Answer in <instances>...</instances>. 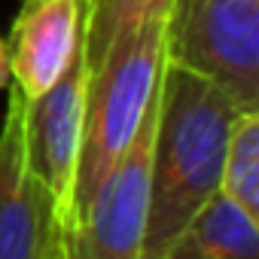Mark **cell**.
<instances>
[{"mask_svg": "<svg viewBox=\"0 0 259 259\" xmlns=\"http://www.w3.org/2000/svg\"><path fill=\"white\" fill-rule=\"evenodd\" d=\"M165 19L168 16H153L144 25L132 28L98 61V67L89 70L79 156H76L73 195H70L73 232L98 183L116 165L128 141L135 138L141 119L147 116L156 98L159 76L168 58Z\"/></svg>", "mask_w": 259, "mask_h": 259, "instance_id": "cell-2", "label": "cell"}, {"mask_svg": "<svg viewBox=\"0 0 259 259\" xmlns=\"http://www.w3.org/2000/svg\"><path fill=\"white\" fill-rule=\"evenodd\" d=\"M0 125V259H73L55 195L25 156V95L10 82Z\"/></svg>", "mask_w": 259, "mask_h": 259, "instance_id": "cell-4", "label": "cell"}, {"mask_svg": "<svg viewBox=\"0 0 259 259\" xmlns=\"http://www.w3.org/2000/svg\"><path fill=\"white\" fill-rule=\"evenodd\" d=\"M220 192L259 220V110H241L232 125Z\"/></svg>", "mask_w": 259, "mask_h": 259, "instance_id": "cell-10", "label": "cell"}, {"mask_svg": "<svg viewBox=\"0 0 259 259\" xmlns=\"http://www.w3.org/2000/svg\"><path fill=\"white\" fill-rule=\"evenodd\" d=\"M85 79H89V64L79 43L64 73L43 95L31 101L25 98V156L31 171L55 195L70 232V244H73L70 195H73V174H76V156H79Z\"/></svg>", "mask_w": 259, "mask_h": 259, "instance_id": "cell-6", "label": "cell"}, {"mask_svg": "<svg viewBox=\"0 0 259 259\" xmlns=\"http://www.w3.org/2000/svg\"><path fill=\"white\" fill-rule=\"evenodd\" d=\"M82 43V0H22L10 25V82L31 101L70 64Z\"/></svg>", "mask_w": 259, "mask_h": 259, "instance_id": "cell-7", "label": "cell"}, {"mask_svg": "<svg viewBox=\"0 0 259 259\" xmlns=\"http://www.w3.org/2000/svg\"><path fill=\"white\" fill-rule=\"evenodd\" d=\"M244 107L204 73L165 58L141 259H165L189 217L220 192L226 144Z\"/></svg>", "mask_w": 259, "mask_h": 259, "instance_id": "cell-1", "label": "cell"}, {"mask_svg": "<svg viewBox=\"0 0 259 259\" xmlns=\"http://www.w3.org/2000/svg\"><path fill=\"white\" fill-rule=\"evenodd\" d=\"M171 0H82V52L89 70L132 28L153 16H168Z\"/></svg>", "mask_w": 259, "mask_h": 259, "instance_id": "cell-9", "label": "cell"}, {"mask_svg": "<svg viewBox=\"0 0 259 259\" xmlns=\"http://www.w3.org/2000/svg\"><path fill=\"white\" fill-rule=\"evenodd\" d=\"M156 119L159 89L135 138L89 198L73 232V259H141L150 210Z\"/></svg>", "mask_w": 259, "mask_h": 259, "instance_id": "cell-5", "label": "cell"}, {"mask_svg": "<svg viewBox=\"0 0 259 259\" xmlns=\"http://www.w3.org/2000/svg\"><path fill=\"white\" fill-rule=\"evenodd\" d=\"M259 220L226 192H213L183 226L165 259H256Z\"/></svg>", "mask_w": 259, "mask_h": 259, "instance_id": "cell-8", "label": "cell"}, {"mask_svg": "<svg viewBox=\"0 0 259 259\" xmlns=\"http://www.w3.org/2000/svg\"><path fill=\"white\" fill-rule=\"evenodd\" d=\"M10 85V49H7V37H0V92Z\"/></svg>", "mask_w": 259, "mask_h": 259, "instance_id": "cell-11", "label": "cell"}, {"mask_svg": "<svg viewBox=\"0 0 259 259\" xmlns=\"http://www.w3.org/2000/svg\"><path fill=\"white\" fill-rule=\"evenodd\" d=\"M165 49L259 110V0H171Z\"/></svg>", "mask_w": 259, "mask_h": 259, "instance_id": "cell-3", "label": "cell"}]
</instances>
